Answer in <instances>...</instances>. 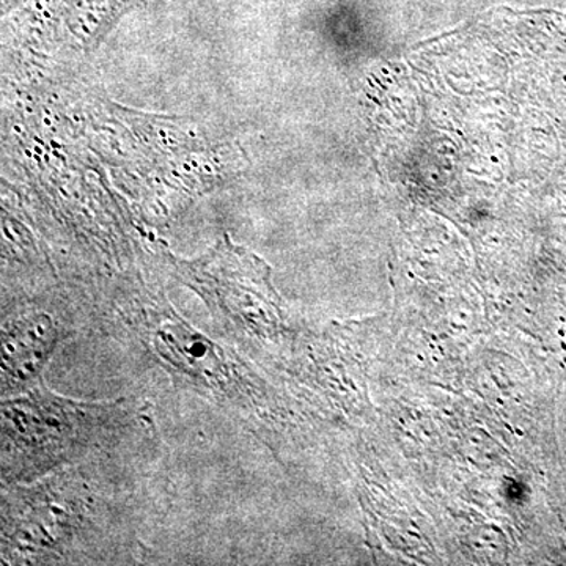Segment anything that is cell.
<instances>
[{
    "label": "cell",
    "mask_w": 566,
    "mask_h": 566,
    "mask_svg": "<svg viewBox=\"0 0 566 566\" xmlns=\"http://www.w3.org/2000/svg\"><path fill=\"white\" fill-rule=\"evenodd\" d=\"M98 460L31 483L3 485L2 558L9 565L96 564L117 558L120 504Z\"/></svg>",
    "instance_id": "1"
},
{
    "label": "cell",
    "mask_w": 566,
    "mask_h": 566,
    "mask_svg": "<svg viewBox=\"0 0 566 566\" xmlns=\"http://www.w3.org/2000/svg\"><path fill=\"white\" fill-rule=\"evenodd\" d=\"M150 417L132 398L82 401L43 385L2 400V485L31 483L103 460L147 433Z\"/></svg>",
    "instance_id": "2"
},
{
    "label": "cell",
    "mask_w": 566,
    "mask_h": 566,
    "mask_svg": "<svg viewBox=\"0 0 566 566\" xmlns=\"http://www.w3.org/2000/svg\"><path fill=\"white\" fill-rule=\"evenodd\" d=\"M73 319L57 308L24 305L2 315V398L41 385L59 346L70 337Z\"/></svg>",
    "instance_id": "5"
},
{
    "label": "cell",
    "mask_w": 566,
    "mask_h": 566,
    "mask_svg": "<svg viewBox=\"0 0 566 566\" xmlns=\"http://www.w3.org/2000/svg\"><path fill=\"white\" fill-rule=\"evenodd\" d=\"M175 275L199 294L226 340L256 353L282 329L281 301L262 260L229 241L192 262L174 263Z\"/></svg>",
    "instance_id": "4"
},
{
    "label": "cell",
    "mask_w": 566,
    "mask_h": 566,
    "mask_svg": "<svg viewBox=\"0 0 566 566\" xmlns=\"http://www.w3.org/2000/svg\"><path fill=\"white\" fill-rule=\"evenodd\" d=\"M126 333L182 390L249 420H268L263 379L233 346L200 333L161 296L126 301L118 311Z\"/></svg>",
    "instance_id": "3"
}]
</instances>
